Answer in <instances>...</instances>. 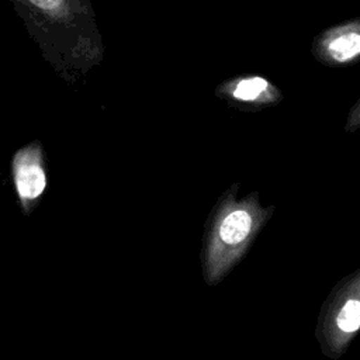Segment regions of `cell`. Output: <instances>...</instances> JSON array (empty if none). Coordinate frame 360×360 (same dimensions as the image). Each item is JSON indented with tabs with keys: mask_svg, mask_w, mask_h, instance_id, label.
<instances>
[{
	"mask_svg": "<svg viewBox=\"0 0 360 360\" xmlns=\"http://www.w3.org/2000/svg\"><path fill=\"white\" fill-rule=\"evenodd\" d=\"M240 183H232L212 205L200 252L202 280L218 285L246 256L262 229L274 214V205L264 207L259 191L239 198Z\"/></svg>",
	"mask_w": 360,
	"mask_h": 360,
	"instance_id": "7a4b0ae2",
	"label": "cell"
},
{
	"mask_svg": "<svg viewBox=\"0 0 360 360\" xmlns=\"http://www.w3.org/2000/svg\"><path fill=\"white\" fill-rule=\"evenodd\" d=\"M215 96L240 111H260L283 101L281 90L260 75H238L221 82Z\"/></svg>",
	"mask_w": 360,
	"mask_h": 360,
	"instance_id": "5b68a950",
	"label": "cell"
},
{
	"mask_svg": "<svg viewBox=\"0 0 360 360\" xmlns=\"http://www.w3.org/2000/svg\"><path fill=\"white\" fill-rule=\"evenodd\" d=\"M314 58L325 66H349L360 58V18L335 24L319 32L311 46Z\"/></svg>",
	"mask_w": 360,
	"mask_h": 360,
	"instance_id": "8992f818",
	"label": "cell"
},
{
	"mask_svg": "<svg viewBox=\"0 0 360 360\" xmlns=\"http://www.w3.org/2000/svg\"><path fill=\"white\" fill-rule=\"evenodd\" d=\"M360 127V100H357L349 111V117L346 121V132H354Z\"/></svg>",
	"mask_w": 360,
	"mask_h": 360,
	"instance_id": "52a82bcc",
	"label": "cell"
},
{
	"mask_svg": "<svg viewBox=\"0 0 360 360\" xmlns=\"http://www.w3.org/2000/svg\"><path fill=\"white\" fill-rule=\"evenodd\" d=\"M360 329V269L339 280L321 305L315 338L323 356L340 359Z\"/></svg>",
	"mask_w": 360,
	"mask_h": 360,
	"instance_id": "3957f363",
	"label": "cell"
},
{
	"mask_svg": "<svg viewBox=\"0 0 360 360\" xmlns=\"http://www.w3.org/2000/svg\"><path fill=\"white\" fill-rule=\"evenodd\" d=\"M42 58L69 84L104 59V42L90 0H8Z\"/></svg>",
	"mask_w": 360,
	"mask_h": 360,
	"instance_id": "6da1fadb",
	"label": "cell"
},
{
	"mask_svg": "<svg viewBox=\"0 0 360 360\" xmlns=\"http://www.w3.org/2000/svg\"><path fill=\"white\" fill-rule=\"evenodd\" d=\"M10 179L21 214L30 217L48 190V160L39 139L22 145L13 153Z\"/></svg>",
	"mask_w": 360,
	"mask_h": 360,
	"instance_id": "277c9868",
	"label": "cell"
}]
</instances>
